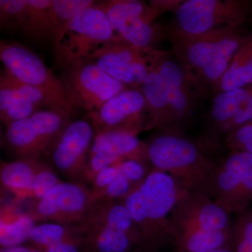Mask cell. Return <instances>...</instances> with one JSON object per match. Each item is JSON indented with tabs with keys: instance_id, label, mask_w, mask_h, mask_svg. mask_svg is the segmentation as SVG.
<instances>
[{
	"instance_id": "obj_29",
	"label": "cell",
	"mask_w": 252,
	"mask_h": 252,
	"mask_svg": "<svg viewBox=\"0 0 252 252\" xmlns=\"http://www.w3.org/2000/svg\"><path fill=\"white\" fill-rule=\"evenodd\" d=\"M233 252H252V212L240 213L232 228Z\"/></svg>"
},
{
	"instance_id": "obj_18",
	"label": "cell",
	"mask_w": 252,
	"mask_h": 252,
	"mask_svg": "<svg viewBox=\"0 0 252 252\" xmlns=\"http://www.w3.org/2000/svg\"><path fill=\"white\" fill-rule=\"evenodd\" d=\"M1 187L15 195L16 202L44 196L62 180L52 165L42 160H15L1 163Z\"/></svg>"
},
{
	"instance_id": "obj_33",
	"label": "cell",
	"mask_w": 252,
	"mask_h": 252,
	"mask_svg": "<svg viewBox=\"0 0 252 252\" xmlns=\"http://www.w3.org/2000/svg\"><path fill=\"white\" fill-rule=\"evenodd\" d=\"M134 187L135 186L130 183L120 172L117 178L105 189L99 200H121L130 193Z\"/></svg>"
},
{
	"instance_id": "obj_5",
	"label": "cell",
	"mask_w": 252,
	"mask_h": 252,
	"mask_svg": "<svg viewBox=\"0 0 252 252\" xmlns=\"http://www.w3.org/2000/svg\"><path fill=\"white\" fill-rule=\"evenodd\" d=\"M78 226L87 252H147L128 210L119 200H97Z\"/></svg>"
},
{
	"instance_id": "obj_6",
	"label": "cell",
	"mask_w": 252,
	"mask_h": 252,
	"mask_svg": "<svg viewBox=\"0 0 252 252\" xmlns=\"http://www.w3.org/2000/svg\"><path fill=\"white\" fill-rule=\"evenodd\" d=\"M0 60L5 69L16 79L40 91L48 108L72 117L75 109L62 81L37 55L16 41L1 39Z\"/></svg>"
},
{
	"instance_id": "obj_24",
	"label": "cell",
	"mask_w": 252,
	"mask_h": 252,
	"mask_svg": "<svg viewBox=\"0 0 252 252\" xmlns=\"http://www.w3.org/2000/svg\"><path fill=\"white\" fill-rule=\"evenodd\" d=\"M252 84V34L241 46L228 70L221 78L215 94L240 89Z\"/></svg>"
},
{
	"instance_id": "obj_28",
	"label": "cell",
	"mask_w": 252,
	"mask_h": 252,
	"mask_svg": "<svg viewBox=\"0 0 252 252\" xmlns=\"http://www.w3.org/2000/svg\"><path fill=\"white\" fill-rule=\"evenodd\" d=\"M28 12L26 0L0 1V27L1 29H22Z\"/></svg>"
},
{
	"instance_id": "obj_3",
	"label": "cell",
	"mask_w": 252,
	"mask_h": 252,
	"mask_svg": "<svg viewBox=\"0 0 252 252\" xmlns=\"http://www.w3.org/2000/svg\"><path fill=\"white\" fill-rule=\"evenodd\" d=\"M176 252L232 249L230 214L211 197L184 190L171 215Z\"/></svg>"
},
{
	"instance_id": "obj_1",
	"label": "cell",
	"mask_w": 252,
	"mask_h": 252,
	"mask_svg": "<svg viewBox=\"0 0 252 252\" xmlns=\"http://www.w3.org/2000/svg\"><path fill=\"white\" fill-rule=\"evenodd\" d=\"M186 189L171 175L153 169L121 202L130 213L147 252L173 243L172 211Z\"/></svg>"
},
{
	"instance_id": "obj_11",
	"label": "cell",
	"mask_w": 252,
	"mask_h": 252,
	"mask_svg": "<svg viewBox=\"0 0 252 252\" xmlns=\"http://www.w3.org/2000/svg\"><path fill=\"white\" fill-rule=\"evenodd\" d=\"M97 200L92 189L85 184L62 181L44 196L33 200L26 212L35 223L51 221L66 225H79Z\"/></svg>"
},
{
	"instance_id": "obj_4",
	"label": "cell",
	"mask_w": 252,
	"mask_h": 252,
	"mask_svg": "<svg viewBox=\"0 0 252 252\" xmlns=\"http://www.w3.org/2000/svg\"><path fill=\"white\" fill-rule=\"evenodd\" d=\"M147 146L149 162L154 169L171 175L189 191L212 198L216 164L196 144L181 133L160 132Z\"/></svg>"
},
{
	"instance_id": "obj_17",
	"label": "cell",
	"mask_w": 252,
	"mask_h": 252,
	"mask_svg": "<svg viewBox=\"0 0 252 252\" xmlns=\"http://www.w3.org/2000/svg\"><path fill=\"white\" fill-rule=\"evenodd\" d=\"M173 119L174 130L181 133L189 123L199 98L205 94L202 86L180 62L166 51L158 63Z\"/></svg>"
},
{
	"instance_id": "obj_23",
	"label": "cell",
	"mask_w": 252,
	"mask_h": 252,
	"mask_svg": "<svg viewBox=\"0 0 252 252\" xmlns=\"http://www.w3.org/2000/svg\"><path fill=\"white\" fill-rule=\"evenodd\" d=\"M42 110L23 97L4 69L0 77V119L6 127Z\"/></svg>"
},
{
	"instance_id": "obj_15",
	"label": "cell",
	"mask_w": 252,
	"mask_h": 252,
	"mask_svg": "<svg viewBox=\"0 0 252 252\" xmlns=\"http://www.w3.org/2000/svg\"><path fill=\"white\" fill-rule=\"evenodd\" d=\"M94 130L89 120H70L46 153L49 163L72 182H83Z\"/></svg>"
},
{
	"instance_id": "obj_32",
	"label": "cell",
	"mask_w": 252,
	"mask_h": 252,
	"mask_svg": "<svg viewBox=\"0 0 252 252\" xmlns=\"http://www.w3.org/2000/svg\"><path fill=\"white\" fill-rule=\"evenodd\" d=\"M121 173L135 186L138 185L147 177L149 172L148 165L137 160H122L117 162Z\"/></svg>"
},
{
	"instance_id": "obj_2",
	"label": "cell",
	"mask_w": 252,
	"mask_h": 252,
	"mask_svg": "<svg viewBox=\"0 0 252 252\" xmlns=\"http://www.w3.org/2000/svg\"><path fill=\"white\" fill-rule=\"evenodd\" d=\"M251 35L242 28L198 34L165 29V36L171 42L177 60L205 91H215L235 54Z\"/></svg>"
},
{
	"instance_id": "obj_37",
	"label": "cell",
	"mask_w": 252,
	"mask_h": 252,
	"mask_svg": "<svg viewBox=\"0 0 252 252\" xmlns=\"http://www.w3.org/2000/svg\"><path fill=\"white\" fill-rule=\"evenodd\" d=\"M0 252H41L32 245H20L14 248H1Z\"/></svg>"
},
{
	"instance_id": "obj_34",
	"label": "cell",
	"mask_w": 252,
	"mask_h": 252,
	"mask_svg": "<svg viewBox=\"0 0 252 252\" xmlns=\"http://www.w3.org/2000/svg\"><path fill=\"white\" fill-rule=\"evenodd\" d=\"M120 173L117 163L99 172L93 181L92 190L97 200L100 198L105 189Z\"/></svg>"
},
{
	"instance_id": "obj_14",
	"label": "cell",
	"mask_w": 252,
	"mask_h": 252,
	"mask_svg": "<svg viewBox=\"0 0 252 252\" xmlns=\"http://www.w3.org/2000/svg\"><path fill=\"white\" fill-rule=\"evenodd\" d=\"M212 198L230 215L246 211L252 203V154L230 152L216 165Z\"/></svg>"
},
{
	"instance_id": "obj_20",
	"label": "cell",
	"mask_w": 252,
	"mask_h": 252,
	"mask_svg": "<svg viewBox=\"0 0 252 252\" xmlns=\"http://www.w3.org/2000/svg\"><path fill=\"white\" fill-rule=\"evenodd\" d=\"M104 153L117 160H137L150 164L147 143L134 134L124 132H107L94 136L89 154Z\"/></svg>"
},
{
	"instance_id": "obj_36",
	"label": "cell",
	"mask_w": 252,
	"mask_h": 252,
	"mask_svg": "<svg viewBox=\"0 0 252 252\" xmlns=\"http://www.w3.org/2000/svg\"><path fill=\"white\" fill-rule=\"evenodd\" d=\"M182 1H160V0H155V1H149V5L152 9L157 13L158 16H160L163 13L167 11H173L178 8Z\"/></svg>"
},
{
	"instance_id": "obj_25",
	"label": "cell",
	"mask_w": 252,
	"mask_h": 252,
	"mask_svg": "<svg viewBox=\"0 0 252 252\" xmlns=\"http://www.w3.org/2000/svg\"><path fill=\"white\" fill-rule=\"evenodd\" d=\"M75 241H85L84 233L78 225L47 222L34 225L28 242L32 246L39 248L63 242Z\"/></svg>"
},
{
	"instance_id": "obj_10",
	"label": "cell",
	"mask_w": 252,
	"mask_h": 252,
	"mask_svg": "<svg viewBox=\"0 0 252 252\" xmlns=\"http://www.w3.org/2000/svg\"><path fill=\"white\" fill-rule=\"evenodd\" d=\"M71 117L42 109L6 127L3 144L16 160H42Z\"/></svg>"
},
{
	"instance_id": "obj_16",
	"label": "cell",
	"mask_w": 252,
	"mask_h": 252,
	"mask_svg": "<svg viewBox=\"0 0 252 252\" xmlns=\"http://www.w3.org/2000/svg\"><path fill=\"white\" fill-rule=\"evenodd\" d=\"M95 135L124 132L138 135L146 131L147 112L143 94L139 89L124 91L96 112L86 114Z\"/></svg>"
},
{
	"instance_id": "obj_26",
	"label": "cell",
	"mask_w": 252,
	"mask_h": 252,
	"mask_svg": "<svg viewBox=\"0 0 252 252\" xmlns=\"http://www.w3.org/2000/svg\"><path fill=\"white\" fill-rule=\"evenodd\" d=\"M28 12L22 28L24 34L34 39H52L51 0H26Z\"/></svg>"
},
{
	"instance_id": "obj_13",
	"label": "cell",
	"mask_w": 252,
	"mask_h": 252,
	"mask_svg": "<svg viewBox=\"0 0 252 252\" xmlns=\"http://www.w3.org/2000/svg\"><path fill=\"white\" fill-rule=\"evenodd\" d=\"M107 14L115 35L138 47H153L165 37V29L156 23L158 15L149 4L137 0L99 2Z\"/></svg>"
},
{
	"instance_id": "obj_30",
	"label": "cell",
	"mask_w": 252,
	"mask_h": 252,
	"mask_svg": "<svg viewBox=\"0 0 252 252\" xmlns=\"http://www.w3.org/2000/svg\"><path fill=\"white\" fill-rule=\"evenodd\" d=\"M224 143L230 152H244L252 154V122L228 134Z\"/></svg>"
},
{
	"instance_id": "obj_9",
	"label": "cell",
	"mask_w": 252,
	"mask_h": 252,
	"mask_svg": "<svg viewBox=\"0 0 252 252\" xmlns=\"http://www.w3.org/2000/svg\"><path fill=\"white\" fill-rule=\"evenodd\" d=\"M165 52L154 47H138L114 35L87 60L128 89H139Z\"/></svg>"
},
{
	"instance_id": "obj_8",
	"label": "cell",
	"mask_w": 252,
	"mask_h": 252,
	"mask_svg": "<svg viewBox=\"0 0 252 252\" xmlns=\"http://www.w3.org/2000/svg\"><path fill=\"white\" fill-rule=\"evenodd\" d=\"M172 29L190 34L242 28L252 21V2L244 0H188L175 11Z\"/></svg>"
},
{
	"instance_id": "obj_19",
	"label": "cell",
	"mask_w": 252,
	"mask_h": 252,
	"mask_svg": "<svg viewBox=\"0 0 252 252\" xmlns=\"http://www.w3.org/2000/svg\"><path fill=\"white\" fill-rule=\"evenodd\" d=\"M158 65V63L146 76L139 88L147 107L146 131L175 132L170 104Z\"/></svg>"
},
{
	"instance_id": "obj_35",
	"label": "cell",
	"mask_w": 252,
	"mask_h": 252,
	"mask_svg": "<svg viewBox=\"0 0 252 252\" xmlns=\"http://www.w3.org/2000/svg\"><path fill=\"white\" fill-rule=\"evenodd\" d=\"M36 249L41 252H87L86 241L63 242Z\"/></svg>"
},
{
	"instance_id": "obj_12",
	"label": "cell",
	"mask_w": 252,
	"mask_h": 252,
	"mask_svg": "<svg viewBox=\"0 0 252 252\" xmlns=\"http://www.w3.org/2000/svg\"><path fill=\"white\" fill-rule=\"evenodd\" d=\"M70 103L86 114L96 112L114 96L128 88L89 60L63 68L60 78Z\"/></svg>"
},
{
	"instance_id": "obj_7",
	"label": "cell",
	"mask_w": 252,
	"mask_h": 252,
	"mask_svg": "<svg viewBox=\"0 0 252 252\" xmlns=\"http://www.w3.org/2000/svg\"><path fill=\"white\" fill-rule=\"evenodd\" d=\"M114 35L107 14L96 1L71 19L54 41L56 64L63 69L87 60Z\"/></svg>"
},
{
	"instance_id": "obj_22",
	"label": "cell",
	"mask_w": 252,
	"mask_h": 252,
	"mask_svg": "<svg viewBox=\"0 0 252 252\" xmlns=\"http://www.w3.org/2000/svg\"><path fill=\"white\" fill-rule=\"evenodd\" d=\"M252 93V84L234 90L215 94L211 109L207 115L209 135L214 136L212 142H215L220 129L236 115L242 104Z\"/></svg>"
},
{
	"instance_id": "obj_38",
	"label": "cell",
	"mask_w": 252,
	"mask_h": 252,
	"mask_svg": "<svg viewBox=\"0 0 252 252\" xmlns=\"http://www.w3.org/2000/svg\"><path fill=\"white\" fill-rule=\"evenodd\" d=\"M203 252H233L232 249H221V250H213V251Z\"/></svg>"
},
{
	"instance_id": "obj_31",
	"label": "cell",
	"mask_w": 252,
	"mask_h": 252,
	"mask_svg": "<svg viewBox=\"0 0 252 252\" xmlns=\"http://www.w3.org/2000/svg\"><path fill=\"white\" fill-rule=\"evenodd\" d=\"M251 122H252V93L246 101L242 104L234 118L220 129L219 133L217 134L215 142H217L219 137H223L225 139V137L230 132Z\"/></svg>"
},
{
	"instance_id": "obj_21",
	"label": "cell",
	"mask_w": 252,
	"mask_h": 252,
	"mask_svg": "<svg viewBox=\"0 0 252 252\" xmlns=\"http://www.w3.org/2000/svg\"><path fill=\"white\" fill-rule=\"evenodd\" d=\"M16 203L1 204L0 211V245L1 248H14L28 241L30 233L35 225L27 212Z\"/></svg>"
},
{
	"instance_id": "obj_27",
	"label": "cell",
	"mask_w": 252,
	"mask_h": 252,
	"mask_svg": "<svg viewBox=\"0 0 252 252\" xmlns=\"http://www.w3.org/2000/svg\"><path fill=\"white\" fill-rule=\"evenodd\" d=\"M95 2L92 0H51L52 40H56L63 28L71 19Z\"/></svg>"
}]
</instances>
